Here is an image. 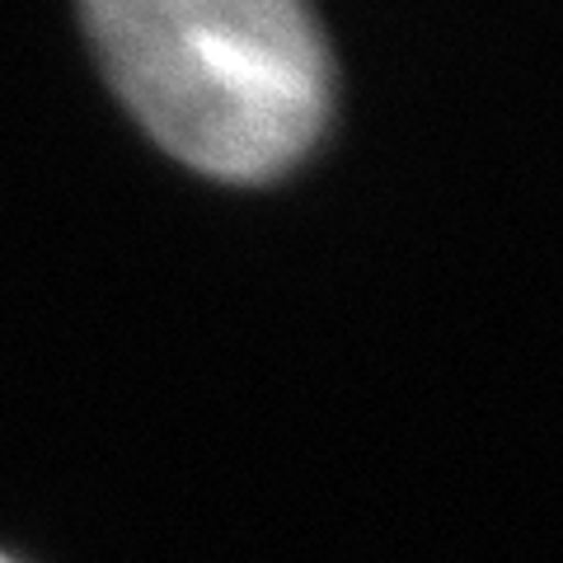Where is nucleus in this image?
Masks as SVG:
<instances>
[{
    "label": "nucleus",
    "instance_id": "obj_1",
    "mask_svg": "<svg viewBox=\"0 0 563 563\" xmlns=\"http://www.w3.org/2000/svg\"><path fill=\"white\" fill-rule=\"evenodd\" d=\"M136 118L211 174H268L329 109V62L306 0H85Z\"/></svg>",
    "mask_w": 563,
    "mask_h": 563
},
{
    "label": "nucleus",
    "instance_id": "obj_2",
    "mask_svg": "<svg viewBox=\"0 0 563 563\" xmlns=\"http://www.w3.org/2000/svg\"><path fill=\"white\" fill-rule=\"evenodd\" d=\"M0 563H14V559H5V554H0Z\"/></svg>",
    "mask_w": 563,
    "mask_h": 563
}]
</instances>
